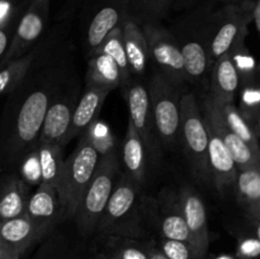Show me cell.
I'll return each mask as SVG.
<instances>
[{
	"label": "cell",
	"instance_id": "1",
	"mask_svg": "<svg viewBox=\"0 0 260 259\" xmlns=\"http://www.w3.org/2000/svg\"><path fill=\"white\" fill-rule=\"evenodd\" d=\"M33 65L22 83L7 94L0 117V170L17 167L36 149L46 111L61 88L52 70L36 73Z\"/></svg>",
	"mask_w": 260,
	"mask_h": 259
},
{
	"label": "cell",
	"instance_id": "2",
	"mask_svg": "<svg viewBox=\"0 0 260 259\" xmlns=\"http://www.w3.org/2000/svg\"><path fill=\"white\" fill-rule=\"evenodd\" d=\"M99 157L101 156L91 145L88 134L83 132L78 146L63 163L56 187L63 220L73 218L75 215L84 190L95 172Z\"/></svg>",
	"mask_w": 260,
	"mask_h": 259
},
{
	"label": "cell",
	"instance_id": "3",
	"mask_svg": "<svg viewBox=\"0 0 260 259\" xmlns=\"http://www.w3.org/2000/svg\"><path fill=\"white\" fill-rule=\"evenodd\" d=\"M119 174L118 152L112 151L99 157L93 177L84 190L74 215L79 231L84 236L95 233L114 184Z\"/></svg>",
	"mask_w": 260,
	"mask_h": 259
},
{
	"label": "cell",
	"instance_id": "4",
	"mask_svg": "<svg viewBox=\"0 0 260 259\" xmlns=\"http://www.w3.org/2000/svg\"><path fill=\"white\" fill-rule=\"evenodd\" d=\"M179 141L193 177L200 182H210L207 128L196 94L189 91H184L180 99Z\"/></svg>",
	"mask_w": 260,
	"mask_h": 259
},
{
	"label": "cell",
	"instance_id": "5",
	"mask_svg": "<svg viewBox=\"0 0 260 259\" xmlns=\"http://www.w3.org/2000/svg\"><path fill=\"white\" fill-rule=\"evenodd\" d=\"M178 30H170L177 40L184 61L187 83L208 90L211 60V17L185 22Z\"/></svg>",
	"mask_w": 260,
	"mask_h": 259
},
{
	"label": "cell",
	"instance_id": "6",
	"mask_svg": "<svg viewBox=\"0 0 260 259\" xmlns=\"http://www.w3.org/2000/svg\"><path fill=\"white\" fill-rule=\"evenodd\" d=\"M140 187L124 173L119 174L96 228L101 235L142 238L144 229L135 221L134 212L139 201Z\"/></svg>",
	"mask_w": 260,
	"mask_h": 259
},
{
	"label": "cell",
	"instance_id": "7",
	"mask_svg": "<svg viewBox=\"0 0 260 259\" xmlns=\"http://www.w3.org/2000/svg\"><path fill=\"white\" fill-rule=\"evenodd\" d=\"M146 89L161 147L173 149L179 141L180 99L184 91L172 85L156 71L150 76Z\"/></svg>",
	"mask_w": 260,
	"mask_h": 259
},
{
	"label": "cell",
	"instance_id": "8",
	"mask_svg": "<svg viewBox=\"0 0 260 259\" xmlns=\"http://www.w3.org/2000/svg\"><path fill=\"white\" fill-rule=\"evenodd\" d=\"M141 28L146 37L150 62L154 63L155 71L175 88L184 91L188 84L184 61L173 33L159 25V23H147L141 25Z\"/></svg>",
	"mask_w": 260,
	"mask_h": 259
},
{
	"label": "cell",
	"instance_id": "9",
	"mask_svg": "<svg viewBox=\"0 0 260 259\" xmlns=\"http://www.w3.org/2000/svg\"><path fill=\"white\" fill-rule=\"evenodd\" d=\"M123 94L128 106V122L141 139L149 160H151L154 164H157L161 156V144L152 118L146 86L142 84L141 80L134 79Z\"/></svg>",
	"mask_w": 260,
	"mask_h": 259
},
{
	"label": "cell",
	"instance_id": "10",
	"mask_svg": "<svg viewBox=\"0 0 260 259\" xmlns=\"http://www.w3.org/2000/svg\"><path fill=\"white\" fill-rule=\"evenodd\" d=\"M249 22L250 9L246 10L238 5H229L211 17V65L228 52L236 41L246 37Z\"/></svg>",
	"mask_w": 260,
	"mask_h": 259
},
{
	"label": "cell",
	"instance_id": "11",
	"mask_svg": "<svg viewBox=\"0 0 260 259\" xmlns=\"http://www.w3.org/2000/svg\"><path fill=\"white\" fill-rule=\"evenodd\" d=\"M48 0H35L15 25L9 47L5 53L0 69L7 63L22 57L29 52L38 42L46 28L48 19Z\"/></svg>",
	"mask_w": 260,
	"mask_h": 259
},
{
	"label": "cell",
	"instance_id": "12",
	"mask_svg": "<svg viewBox=\"0 0 260 259\" xmlns=\"http://www.w3.org/2000/svg\"><path fill=\"white\" fill-rule=\"evenodd\" d=\"M78 96L79 88H60L46 111L37 144L50 142L65 146V139L70 127L74 108L79 101Z\"/></svg>",
	"mask_w": 260,
	"mask_h": 259
},
{
	"label": "cell",
	"instance_id": "13",
	"mask_svg": "<svg viewBox=\"0 0 260 259\" xmlns=\"http://www.w3.org/2000/svg\"><path fill=\"white\" fill-rule=\"evenodd\" d=\"M201 111L205 117H207L215 128L217 130L218 135L222 139L223 144L228 147L231 157H233L235 167L238 170L245 169V168L255 167L260 165V152L255 151L253 147L249 146L246 142L239 136H236L233 131L228 127V124L223 121L221 112L218 109V104L210 94H206L203 98Z\"/></svg>",
	"mask_w": 260,
	"mask_h": 259
},
{
	"label": "cell",
	"instance_id": "14",
	"mask_svg": "<svg viewBox=\"0 0 260 259\" xmlns=\"http://www.w3.org/2000/svg\"><path fill=\"white\" fill-rule=\"evenodd\" d=\"M178 201L183 217L192 236L193 248L198 258L203 259L210 246V231H208L207 212L202 197L196 192L194 188L185 185L178 193Z\"/></svg>",
	"mask_w": 260,
	"mask_h": 259
},
{
	"label": "cell",
	"instance_id": "15",
	"mask_svg": "<svg viewBox=\"0 0 260 259\" xmlns=\"http://www.w3.org/2000/svg\"><path fill=\"white\" fill-rule=\"evenodd\" d=\"M203 119H205L208 135L207 155L211 180L216 185L218 192L225 193L229 188L234 187L235 184L238 169L212 122L205 116H203Z\"/></svg>",
	"mask_w": 260,
	"mask_h": 259
},
{
	"label": "cell",
	"instance_id": "16",
	"mask_svg": "<svg viewBox=\"0 0 260 259\" xmlns=\"http://www.w3.org/2000/svg\"><path fill=\"white\" fill-rule=\"evenodd\" d=\"M25 215L33 223L41 239L47 236L58 221L63 220L56 188L51 185H37L35 193L29 196Z\"/></svg>",
	"mask_w": 260,
	"mask_h": 259
},
{
	"label": "cell",
	"instance_id": "17",
	"mask_svg": "<svg viewBox=\"0 0 260 259\" xmlns=\"http://www.w3.org/2000/svg\"><path fill=\"white\" fill-rule=\"evenodd\" d=\"M152 220L160 238L182 240L193 246L192 236L183 217L178 195L165 192L157 197V202L152 207Z\"/></svg>",
	"mask_w": 260,
	"mask_h": 259
},
{
	"label": "cell",
	"instance_id": "18",
	"mask_svg": "<svg viewBox=\"0 0 260 259\" xmlns=\"http://www.w3.org/2000/svg\"><path fill=\"white\" fill-rule=\"evenodd\" d=\"M111 91L112 89L106 88V86L86 85L85 91L79 98L78 103L74 108L70 127H69L65 139V145L75 137L80 136L94 122L98 121L104 101Z\"/></svg>",
	"mask_w": 260,
	"mask_h": 259
},
{
	"label": "cell",
	"instance_id": "19",
	"mask_svg": "<svg viewBox=\"0 0 260 259\" xmlns=\"http://www.w3.org/2000/svg\"><path fill=\"white\" fill-rule=\"evenodd\" d=\"M239 86H240V76L229 53H223L213 62L211 68L207 93L218 104L235 103Z\"/></svg>",
	"mask_w": 260,
	"mask_h": 259
},
{
	"label": "cell",
	"instance_id": "20",
	"mask_svg": "<svg viewBox=\"0 0 260 259\" xmlns=\"http://www.w3.org/2000/svg\"><path fill=\"white\" fill-rule=\"evenodd\" d=\"M122 41L132 79L141 80L149 68V47L142 28L135 20L124 18L121 24Z\"/></svg>",
	"mask_w": 260,
	"mask_h": 259
},
{
	"label": "cell",
	"instance_id": "21",
	"mask_svg": "<svg viewBox=\"0 0 260 259\" xmlns=\"http://www.w3.org/2000/svg\"><path fill=\"white\" fill-rule=\"evenodd\" d=\"M29 187L17 174L5 175L0 179V221L18 217L25 213Z\"/></svg>",
	"mask_w": 260,
	"mask_h": 259
},
{
	"label": "cell",
	"instance_id": "22",
	"mask_svg": "<svg viewBox=\"0 0 260 259\" xmlns=\"http://www.w3.org/2000/svg\"><path fill=\"white\" fill-rule=\"evenodd\" d=\"M234 188L241 207L248 213L254 226L260 220V165L238 170Z\"/></svg>",
	"mask_w": 260,
	"mask_h": 259
},
{
	"label": "cell",
	"instance_id": "23",
	"mask_svg": "<svg viewBox=\"0 0 260 259\" xmlns=\"http://www.w3.org/2000/svg\"><path fill=\"white\" fill-rule=\"evenodd\" d=\"M40 240L37 230L25 213L18 217L0 221V243L12 248L20 256L29 246Z\"/></svg>",
	"mask_w": 260,
	"mask_h": 259
},
{
	"label": "cell",
	"instance_id": "24",
	"mask_svg": "<svg viewBox=\"0 0 260 259\" xmlns=\"http://www.w3.org/2000/svg\"><path fill=\"white\" fill-rule=\"evenodd\" d=\"M122 161L126 168V174L141 187L146 178L147 154L141 139L129 122L122 147Z\"/></svg>",
	"mask_w": 260,
	"mask_h": 259
},
{
	"label": "cell",
	"instance_id": "25",
	"mask_svg": "<svg viewBox=\"0 0 260 259\" xmlns=\"http://www.w3.org/2000/svg\"><path fill=\"white\" fill-rule=\"evenodd\" d=\"M126 15L119 7L107 5L94 14L86 30V46L89 55H93L107 36L116 27L122 24Z\"/></svg>",
	"mask_w": 260,
	"mask_h": 259
},
{
	"label": "cell",
	"instance_id": "26",
	"mask_svg": "<svg viewBox=\"0 0 260 259\" xmlns=\"http://www.w3.org/2000/svg\"><path fill=\"white\" fill-rule=\"evenodd\" d=\"M63 146L50 142H38L36 145V157L40 168V184L57 187L63 163Z\"/></svg>",
	"mask_w": 260,
	"mask_h": 259
},
{
	"label": "cell",
	"instance_id": "27",
	"mask_svg": "<svg viewBox=\"0 0 260 259\" xmlns=\"http://www.w3.org/2000/svg\"><path fill=\"white\" fill-rule=\"evenodd\" d=\"M85 83L86 85L106 86L112 90L122 88V78L118 66L108 55L95 51L89 58Z\"/></svg>",
	"mask_w": 260,
	"mask_h": 259
},
{
	"label": "cell",
	"instance_id": "28",
	"mask_svg": "<svg viewBox=\"0 0 260 259\" xmlns=\"http://www.w3.org/2000/svg\"><path fill=\"white\" fill-rule=\"evenodd\" d=\"M106 239V256L111 259H149L151 246L137 238L102 235Z\"/></svg>",
	"mask_w": 260,
	"mask_h": 259
},
{
	"label": "cell",
	"instance_id": "29",
	"mask_svg": "<svg viewBox=\"0 0 260 259\" xmlns=\"http://www.w3.org/2000/svg\"><path fill=\"white\" fill-rule=\"evenodd\" d=\"M38 53H40V47H33L24 56L0 69V95L9 94L22 83L30 66L37 60Z\"/></svg>",
	"mask_w": 260,
	"mask_h": 259
},
{
	"label": "cell",
	"instance_id": "30",
	"mask_svg": "<svg viewBox=\"0 0 260 259\" xmlns=\"http://www.w3.org/2000/svg\"><path fill=\"white\" fill-rule=\"evenodd\" d=\"M96 51H101V52L108 55L109 57L116 62V65L118 66L119 73H121V78H122L121 90L122 91L126 90V88L129 85V83H131L134 79H132L128 60H127L126 52H124L123 41H122L121 25L114 28V29L107 36L106 40L102 42V45L99 46V48Z\"/></svg>",
	"mask_w": 260,
	"mask_h": 259
},
{
	"label": "cell",
	"instance_id": "31",
	"mask_svg": "<svg viewBox=\"0 0 260 259\" xmlns=\"http://www.w3.org/2000/svg\"><path fill=\"white\" fill-rule=\"evenodd\" d=\"M218 104V103H217ZM218 109L221 112L223 121L228 124L229 128L240 137L244 142L253 147L255 151H259V135L254 131L253 126L244 118L243 114L235 106V103L218 104Z\"/></svg>",
	"mask_w": 260,
	"mask_h": 259
},
{
	"label": "cell",
	"instance_id": "32",
	"mask_svg": "<svg viewBox=\"0 0 260 259\" xmlns=\"http://www.w3.org/2000/svg\"><path fill=\"white\" fill-rule=\"evenodd\" d=\"M170 0H128L124 7L129 9V14L126 15L141 25L147 23H159L169 8Z\"/></svg>",
	"mask_w": 260,
	"mask_h": 259
},
{
	"label": "cell",
	"instance_id": "33",
	"mask_svg": "<svg viewBox=\"0 0 260 259\" xmlns=\"http://www.w3.org/2000/svg\"><path fill=\"white\" fill-rule=\"evenodd\" d=\"M241 83H249V81H258V65L254 60V56L245 46V38H240L236 41L230 50L228 51Z\"/></svg>",
	"mask_w": 260,
	"mask_h": 259
},
{
	"label": "cell",
	"instance_id": "34",
	"mask_svg": "<svg viewBox=\"0 0 260 259\" xmlns=\"http://www.w3.org/2000/svg\"><path fill=\"white\" fill-rule=\"evenodd\" d=\"M239 89H240V106L238 107V109L244 118L253 126L254 131L259 135L260 89L258 81L241 83Z\"/></svg>",
	"mask_w": 260,
	"mask_h": 259
},
{
	"label": "cell",
	"instance_id": "35",
	"mask_svg": "<svg viewBox=\"0 0 260 259\" xmlns=\"http://www.w3.org/2000/svg\"><path fill=\"white\" fill-rule=\"evenodd\" d=\"M85 132L88 134L89 140H90L91 145L99 154V156H103V155H107L117 150L116 146H114V139L109 128L99 123L98 121L94 122Z\"/></svg>",
	"mask_w": 260,
	"mask_h": 259
},
{
	"label": "cell",
	"instance_id": "36",
	"mask_svg": "<svg viewBox=\"0 0 260 259\" xmlns=\"http://www.w3.org/2000/svg\"><path fill=\"white\" fill-rule=\"evenodd\" d=\"M157 249L168 259H200L193 246L189 243L182 240L160 238Z\"/></svg>",
	"mask_w": 260,
	"mask_h": 259
},
{
	"label": "cell",
	"instance_id": "37",
	"mask_svg": "<svg viewBox=\"0 0 260 259\" xmlns=\"http://www.w3.org/2000/svg\"><path fill=\"white\" fill-rule=\"evenodd\" d=\"M17 167H20V169H22L23 178H20L27 184L40 185V168H38V161L37 157H36L35 150L25 155Z\"/></svg>",
	"mask_w": 260,
	"mask_h": 259
},
{
	"label": "cell",
	"instance_id": "38",
	"mask_svg": "<svg viewBox=\"0 0 260 259\" xmlns=\"http://www.w3.org/2000/svg\"><path fill=\"white\" fill-rule=\"evenodd\" d=\"M260 254L259 236H241L238 241L236 255L240 259H258Z\"/></svg>",
	"mask_w": 260,
	"mask_h": 259
},
{
	"label": "cell",
	"instance_id": "39",
	"mask_svg": "<svg viewBox=\"0 0 260 259\" xmlns=\"http://www.w3.org/2000/svg\"><path fill=\"white\" fill-rule=\"evenodd\" d=\"M15 29V25L12 19H8L3 24H0V65L3 62L5 53H7L8 47H9L10 40H12L13 32Z\"/></svg>",
	"mask_w": 260,
	"mask_h": 259
},
{
	"label": "cell",
	"instance_id": "40",
	"mask_svg": "<svg viewBox=\"0 0 260 259\" xmlns=\"http://www.w3.org/2000/svg\"><path fill=\"white\" fill-rule=\"evenodd\" d=\"M0 259H20V255L12 248L0 243Z\"/></svg>",
	"mask_w": 260,
	"mask_h": 259
},
{
	"label": "cell",
	"instance_id": "41",
	"mask_svg": "<svg viewBox=\"0 0 260 259\" xmlns=\"http://www.w3.org/2000/svg\"><path fill=\"white\" fill-rule=\"evenodd\" d=\"M253 20L254 25H255V29L260 30V2L256 0L255 4L250 8V22Z\"/></svg>",
	"mask_w": 260,
	"mask_h": 259
},
{
	"label": "cell",
	"instance_id": "42",
	"mask_svg": "<svg viewBox=\"0 0 260 259\" xmlns=\"http://www.w3.org/2000/svg\"><path fill=\"white\" fill-rule=\"evenodd\" d=\"M149 259H168V258L159 250V249L156 248V246H151V249H150Z\"/></svg>",
	"mask_w": 260,
	"mask_h": 259
},
{
	"label": "cell",
	"instance_id": "43",
	"mask_svg": "<svg viewBox=\"0 0 260 259\" xmlns=\"http://www.w3.org/2000/svg\"><path fill=\"white\" fill-rule=\"evenodd\" d=\"M127 3H128V0H122V4H123V5H126Z\"/></svg>",
	"mask_w": 260,
	"mask_h": 259
},
{
	"label": "cell",
	"instance_id": "44",
	"mask_svg": "<svg viewBox=\"0 0 260 259\" xmlns=\"http://www.w3.org/2000/svg\"><path fill=\"white\" fill-rule=\"evenodd\" d=\"M190 2H192V0H184L185 4H190Z\"/></svg>",
	"mask_w": 260,
	"mask_h": 259
},
{
	"label": "cell",
	"instance_id": "45",
	"mask_svg": "<svg viewBox=\"0 0 260 259\" xmlns=\"http://www.w3.org/2000/svg\"><path fill=\"white\" fill-rule=\"evenodd\" d=\"M2 2H8V0H0V3H2Z\"/></svg>",
	"mask_w": 260,
	"mask_h": 259
},
{
	"label": "cell",
	"instance_id": "46",
	"mask_svg": "<svg viewBox=\"0 0 260 259\" xmlns=\"http://www.w3.org/2000/svg\"><path fill=\"white\" fill-rule=\"evenodd\" d=\"M104 259H111V258H104Z\"/></svg>",
	"mask_w": 260,
	"mask_h": 259
},
{
	"label": "cell",
	"instance_id": "47",
	"mask_svg": "<svg viewBox=\"0 0 260 259\" xmlns=\"http://www.w3.org/2000/svg\"><path fill=\"white\" fill-rule=\"evenodd\" d=\"M48 2H50V0H48Z\"/></svg>",
	"mask_w": 260,
	"mask_h": 259
}]
</instances>
